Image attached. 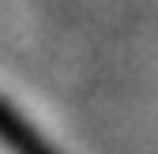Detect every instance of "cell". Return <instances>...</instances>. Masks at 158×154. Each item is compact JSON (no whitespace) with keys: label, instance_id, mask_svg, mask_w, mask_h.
<instances>
[{"label":"cell","instance_id":"1","mask_svg":"<svg viewBox=\"0 0 158 154\" xmlns=\"http://www.w3.org/2000/svg\"><path fill=\"white\" fill-rule=\"evenodd\" d=\"M0 143H4L11 154H56L8 102H0Z\"/></svg>","mask_w":158,"mask_h":154}]
</instances>
